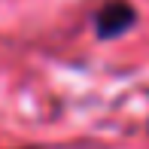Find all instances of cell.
<instances>
[{"instance_id": "6da1fadb", "label": "cell", "mask_w": 149, "mask_h": 149, "mask_svg": "<svg viewBox=\"0 0 149 149\" xmlns=\"http://www.w3.org/2000/svg\"><path fill=\"white\" fill-rule=\"evenodd\" d=\"M137 22H140V12H137V6L131 0H107L94 12L91 28H94V37L100 43H110V40H119L128 31H134Z\"/></svg>"}]
</instances>
